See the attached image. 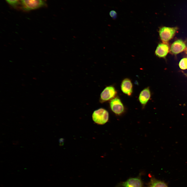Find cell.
Returning a JSON list of instances; mask_svg holds the SVG:
<instances>
[{"mask_svg": "<svg viewBox=\"0 0 187 187\" xmlns=\"http://www.w3.org/2000/svg\"><path fill=\"white\" fill-rule=\"evenodd\" d=\"M179 66L180 68L182 70L187 69V58H182L179 63Z\"/></svg>", "mask_w": 187, "mask_h": 187, "instance_id": "obj_12", "label": "cell"}, {"mask_svg": "<svg viewBox=\"0 0 187 187\" xmlns=\"http://www.w3.org/2000/svg\"><path fill=\"white\" fill-rule=\"evenodd\" d=\"M150 96V91L149 87L145 88L141 92L139 99L140 103L143 106L146 104Z\"/></svg>", "mask_w": 187, "mask_h": 187, "instance_id": "obj_9", "label": "cell"}, {"mask_svg": "<svg viewBox=\"0 0 187 187\" xmlns=\"http://www.w3.org/2000/svg\"><path fill=\"white\" fill-rule=\"evenodd\" d=\"M110 16L114 19H116L117 17V13L115 10H111L109 13Z\"/></svg>", "mask_w": 187, "mask_h": 187, "instance_id": "obj_14", "label": "cell"}, {"mask_svg": "<svg viewBox=\"0 0 187 187\" xmlns=\"http://www.w3.org/2000/svg\"><path fill=\"white\" fill-rule=\"evenodd\" d=\"M21 3L23 9L29 11L44 6L46 2L45 0H21Z\"/></svg>", "mask_w": 187, "mask_h": 187, "instance_id": "obj_2", "label": "cell"}, {"mask_svg": "<svg viewBox=\"0 0 187 187\" xmlns=\"http://www.w3.org/2000/svg\"><path fill=\"white\" fill-rule=\"evenodd\" d=\"M109 117L108 111L103 108H99L95 111L92 115L93 121L99 124L102 125L108 122Z\"/></svg>", "mask_w": 187, "mask_h": 187, "instance_id": "obj_3", "label": "cell"}, {"mask_svg": "<svg viewBox=\"0 0 187 187\" xmlns=\"http://www.w3.org/2000/svg\"><path fill=\"white\" fill-rule=\"evenodd\" d=\"M149 187H168L164 182L155 179H152Z\"/></svg>", "mask_w": 187, "mask_h": 187, "instance_id": "obj_11", "label": "cell"}, {"mask_svg": "<svg viewBox=\"0 0 187 187\" xmlns=\"http://www.w3.org/2000/svg\"><path fill=\"white\" fill-rule=\"evenodd\" d=\"M186 54H187V51H186Z\"/></svg>", "mask_w": 187, "mask_h": 187, "instance_id": "obj_15", "label": "cell"}, {"mask_svg": "<svg viewBox=\"0 0 187 187\" xmlns=\"http://www.w3.org/2000/svg\"><path fill=\"white\" fill-rule=\"evenodd\" d=\"M121 185L123 187H142L141 181L138 178L129 179L123 182Z\"/></svg>", "mask_w": 187, "mask_h": 187, "instance_id": "obj_10", "label": "cell"}, {"mask_svg": "<svg viewBox=\"0 0 187 187\" xmlns=\"http://www.w3.org/2000/svg\"><path fill=\"white\" fill-rule=\"evenodd\" d=\"M132 84L130 80L128 78L124 79L121 85L122 91L128 96H130L132 92Z\"/></svg>", "mask_w": 187, "mask_h": 187, "instance_id": "obj_8", "label": "cell"}, {"mask_svg": "<svg viewBox=\"0 0 187 187\" xmlns=\"http://www.w3.org/2000/svg\"><path fill=\"white\" fill-rule=\"evenodd\" d=\"M186 46L185 42L181 39L175 41L171 45L170 51L174 55L177 54L184 50Z\"/></svg>", "mask_w": 187, "mask_h": 187, "instance_id": "obj_6", "label": "cell"}, {"mask_svg": "<svg viewBox=\"0 0 187 187\" xmlns=\"http://www.w3.org/2000/svg\"><path fill=\"white\" fill-rule=\"evenodd\" d=\"M178 29L176 27L163 26L160 28L159 33L160 39L163 43H167L173 38Z\"/></svg>", "mask_w": 187, "mask_h": 187, "instance_id": "obj_1", "label": "cell"}, {"mask_svg": "<svg viewBox=\"0 0 187 187\" xmlns=\"http://www.w3.org/2000/svg\"><path fill=\"white\" fill-rule=\"evenodd\" d=\"M5 1L11 6L15 7L18 4L19 0H5Z\"/></svg>", "mask_w": 187, "mask_h": 187, "instance_id": "obj_13", "label": "cell"}, {"mask_svg": "<svg viewBox=\"0 0 187 187\" xmlns=\"http://www.w3.org/2000/svg\"><path fill=\"white\" fill-rule=\"evenodd\" d=\"M111 110L117 115L122 114L124 111V107L120 99L116 97L112 99L110 103Z\"/></svg>", "mask_w": 187, "mask_h": 187, "instance_id": "obj_5", "label": "cell"}, {"mask_svg": "<svg viewBox=\"0 0 187 187\" xmlns=\"http://www.w3.org/2000/svg\"><path fill=\"white\" fill-rule=\"evenodd\" d=\"M117 93L115 88L112 86L106 87L101 94L100 102L102 103L112 99L116 95Z\"/></svg>", "mask_w": 187, "mask_h": 187, "instance_id": "obj_4", "label": "cell"}, {"mask_svg": "<svg viewBox=\"0 0 187 187\" xmlns=\"http://www.w3.org/2000/svg\"><path fill=\"white\" fill-rule=\"evenodd\" d=\"M169 51V47L167 43L158 44L155 51L156 55L160 58H165Z\"/></svg>", "mask_w": 187, "mask_h": 187, "instance_id": "obj_7", "label": "cell"}]
</instances>
